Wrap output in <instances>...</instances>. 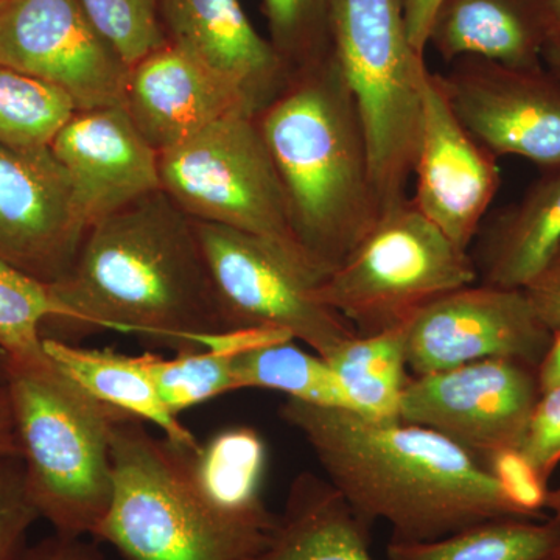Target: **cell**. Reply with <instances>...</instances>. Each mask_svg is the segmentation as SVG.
Instances as JSON below:
<instances>
[{
  "mask_svg": "<svg viewBox=\"0 0 560 560\" xmlns=\"http://www.w3.org/2000/svg\"><path fill=\"white\" fill-rule=\"evenodd\" d=\"M50 293L43 340L117 330L180 352L224 331L195 221L162 190L92 224Z\"/></svg>",
  "mask_w": 560,
  "mask_h": 560,
  "instance_id": "1",
  "label": "cell"
},
{
  "mask_svg": "<svg viewBox=\"0 0 560 560\" xmlns=\"http://www.w3.org/2000/svg\"><path fill=\"white\" fill-rule=\"evenodd\" d=\"M279 416L361 521L388 523L390 540H436L492 518H533L488 466L436 431L294 399Z\"/></svg>",
  "mask_w": 560,
  "mask_h": 560,
  "instance_id": "2",
  "label": "cell"
},
{
  "mask_svg": "<svg viewBox=\"0 0 560 560\" xmlns=\"http://www.w3.org/2000/svg\"><path fill=\"white\" fill-rule=\"evenodd\" d=\"M257 119L285 190L294 237L323 280L382 217L366 132L334 54L290 73Z\"/></svg>",
  "mask_w": 560,
  "mask_h": 560,
  "instance_id": "3",
  "label": "cell"
},
{
  "mask_svg": "<svg viewBox=\"0 0 560 560\" xmlns=\"http://www.w3.org/2000/svg\"><path fill=\"white\" fill-rule=\"evenodd\" d=\"M0 360L33 506L58 536H94L113 499L110 433L124 412L92 397L51 360Z\"/></svg>",
  "mask_w": 560,
  "mask_h": 560,
  "instance_id": "4",
  "label": "cell"
},
{
  "mask_svg": "<svg viewBox=\"0 0 560 560\" xmlns=\"http://www.w3.org/2000/svg\"><path fill=\"white\" fill-rule=\"evenodd\" d=\"M113 499L92 539L125 560H246L268 530L221 518L187 475L184 447L120 415L110 433Z\"/></svg>",
  "mask_w": 560,
  "mask_h": 560,
  "instance_id": "5",
  "label": "cell"
},
{
  "mask_svg": "<svg viewBox=\"0 0 560 560\" xmlns=\"http://www.w3.org/2000/svg\"><path fill=\"white\" fill-rule=\"evenodd\" d=\"M331 50L366 132L383 215L410 198L430 70L411 44L405 0H334Z\"/></svg>",
  "mask_w": 560,
  "mask_h": 560,
  "instance_id": "6",
  "label": "cell"
},
{
  "mask_svg": "<svg viewBox=\"0 0 560 560\" xmlns=\"http://www.w3.org/2000/svg\"><path fill=\"white\" fill-rule=\"evenodd\" d=\"M478 279L469 250L456 246L408 198L383 213L315 293L357 335L370 337L405 326L431 302Z\"/></svg>",
  "mask_w": 560,
  "mask_h": 560,
  "instance_id": "7",
  "label": "cell"
},
{
  "mask_svg": "<svg viewBox=\"0 0 560 560\" xmlns=\"http://www.w3.org/2000/svg\"><path fill=\"white\" fill-rule=\"evenodd\" d=\"M160 176L161 190L191 220L256 235L307 261L257 114L234 110L160 153Z\"/></svg>",
  "mask_w": 560,
  "mask_h": 560,
  "instance_id": "8",
  "label": "cell"
},
{
  "mask_svg": "<svg viewBox=\"0 0 560 560\" xmlns=\"http://www.w3.org/2000/svg\"><path fill=\"white\" fill-rule=\"evenodd\" d=\"M195 221V220H194ZM224 331L272 329L327 355L352 326L320 304L315 270L282 246L220 224L195 221Z\"/></svg>",
  "mask_w": 560,
  "mask_h": 560,
  "instance_id": "9",
  "label": "cell"
},
{
  "mask_svg": "<svg viewBox=\"0 0 560 560\" xmlns=\"http://www.w3.org/2000/svg\"><path fill=\"white\" fill-rule=\"evenodd\" d=\"M559 327V293L474 283L431 302L410 320L408 371L433 374L490 359L539 370Z\"/></svg>",
  "mask_w": 560,
  "mask_h": 560,
  "instance_id": "10",
  "label": "cell"
},
{
  "mask_svg": "<svg viewBox=\"0 0 560 560\" xmlns=\"http://www.w3.org/2000/svg\"><path fill=\"white\" fill-rule=\"evenodd\" d=\"M541 396L537 368L490 359L410 375L399 420L447 438L485 466L518 452Z\"/></svg>",
  "mask_w": 560,
  "mask_h": 560,
  "instance_id": "11",
  "label": "cell"
},
{
  "mask_svg": "<svg viewBox=\"0 0 560 560\" xmlns=\"http://www.w3.org/2000/svg\"><path fill=\"white\" fill-rule=\"evenodd\" d=\"M0 66L58 88L77 110L121 105L130 70L81 0H0Z\"/></svg>",
  "mask_w": 560,
  "mask_h": 560,
  "instance_id": "12",
  "label": "cell"
},
{
  "mask_svg": "<svg viewBox=\"0 0 560 560\" xmlns=\"http://www.w3.org/2000/svg\"><path fill=\"white\" fill-rule=\"evenodd\" d=\"M440 79L460 124L499 160L518 156L540 171L560 167L558 73L547 66L460 58Z\"/></svg>",
  "mask_w": 560,
  "mask_h": 560,
  "instance_id": "13",
  "label": "cell"
},
{
  "mask_svg": "<svg viewBox=\"0 0 560 560\" xmlns=\"http://www.w3.org/2000/svg\"><path fill=\"white\" fill-rule=\"evenodd\" d=\"M88 230L50 149L0 145V260L54 285L72 268Z\"/></svg>",
  "mask_w": 560,
  "mask_h": 560,
  "instance_id": "14",
  "label": "cell"
},
{
  "mask_svg": "<svg viewBox=\"0 0 560 560\" xmlns=\"http://www.w3.org/2000/svg\"><path fill=\"white\" fill-rule=\"evenodd\" d=\"M416 209L469 250L501 186L499 158L460 124L440 73H427L416 154Z\"/></svg>",
  "mask_w": 560,
  "mask_h": 560,
  "instance_id": "15",
  "label": "cell"
},
{
  "mask_svg": "<svg viewBox=\"0 0 560 560\" xmlns=\"http://www.w3.org/2000/svg\"><path fill=\"white\" fill-rule=\"evenodd\" d=\"M50 151L68 173L88 226L161 190L160 153L124 106L77 110Z\"/></svg>",
  "mask_w": 560,
  "mask_h": 560,
  "instance_id": "16",
  "label": "cell"
},
{
  "mask_svg": "<svg viewBox=\"0 0 560 560\" xmlns=\"http://www.w3.org/2000/svg\"><path fill=\"white\" fill-rule=\"evenodd\" d=\"M165 40L235 88L259 114L290 70L250 24L241 0H158Z\"/></svg>",
  "mask_w": 560,
  "mask_h": 560,
  "instance_id": "17",
  "label": "cell"
},
{
  "mask_svg": "<svg viewBox=\"0 0 560 560\" xmlns=\"http://www.w3.org/2000/svg\"><path fill=\"white\" fill-rule=\"evenodd\" d=\"M121 106L158 153L234 110L254 113L241 92L168 43L128 70Z\"/></svg>",
  "mask_w": 560,
  "mask_h": 560,
  "instance_id": "18",
  "label": "cell"
},
{
  "mask_svg": "<svg viewBox=\"0 0 560 560\" xmlns=\"http://www.w3.org/2000/svg\"><path fill=\"white\" fill-rule=\"evenodd\" d=\"M544 0H441L431 20V47L447 62L481 58L536 69L547 49Z\"/></svg>",
  "mask_w": 560,
  "mask_h": 560,
  "instance_id": "19",
  "label": "cell"
},
{
  "mask_svg": "<svg viewBox=\"0 0 560 560\" xmlns=\"http://www.w3.org/2000/svg\"><path fill=\"white\" fill-rule=\"evenodd\" d=\"M560 248V167L541 171L521 200L482 230L478 276L503 289H533Z\"/></svg>",
  "mask_w": 560,
  "mask_h": 560,
  "instance_id": "20",
  "label": "cell"
},
{
  "mask_svg": "<svg viewBox=\"0 0 560 560\" xmlns=\"http://www.w3.org/2000/svg\"><path fill=\"white\" fill-rule=\"evenodd\" d=\"M371 526L326 478L304 471L291 482L264 544L246 560H372Z\"/></svg>",
  "mask_w": 560,
  "mask_h": 560,
  "instance_id": "21",
  "label": "cell"
},
{
  "mask_svg": "<svg viewBox=\"0 0 560 560\" xmlns=\"http://www.w3.org/2000/svg\"><path fill=\"white\" fill-rule=\"evenodd\" d=\"M187 475L210 510L235 525L270 529L276 514L261 497L267 445L250 427H231L197 447H184Z\"/></svg>",
  "mask_w": 560,
  "mask_h": 560,
  "instance_id": "22",
  "label": "cell"
},
{
  "mask_svg": "<svg viewBox=\"0 0 560 560\" xmlns=\"http://www.w3.org/2000/svg\"><path fill=\"white\" fill-rule=\"evenodd\" d=\"M44 350L58 370L95 399L153 423L172 444L200 445L195 434L167 410L136 357L120 355L110 349L81 348L50 338H44Z\"/></svg>",
  "mask_w": 560,
  "mask_h": 560,
  "instance_id": "23",
  "label": "cell"
},
{
  "mask_svg": "<svg viewBox=\"0 0 560 560\" xmlns=\"http://www.w3.org/2000/svg\"><path fill=\"white\" fill-rule=\"evenodd\" d=\"M560 551L555 517L492 518L427 541L390 540L388 560H551Z\"/></svg>",
  "mask_w": 560,
  "mask_h": 560,
  "instance_id": "24",
  "label": "cell"
},
{
  "mask_svg": "<svg viewBox=\"0 0 560 560\" xmlns=\"http://www.w3.org/2000/svg\"><path fill=\"white\" fill-rule=\"evenodd\" d=\"M408 324L370 337L355 335L324 359L340 378L357 415L399 420L401 394L410 378Z\"/></svg>",
  "mask_w": 560,
  "mask_h": 560,
  "instance_id": "25",
  "label": "cell"
},
{
  "mask_svg": "<svg viewBox=\"0 0 560 560\" xmlns=\"http://www.w3.org/2000/svg\"><path fill=\"white\" fill-rule=\"evenodd\" d=\"M234 368L241 389L279 390L289 399L357 412L330 364L318 353L298 348L293 340L235 353Z\"/></svg>",
  "mask_w": 560,
  "mask_h": 560,
  "instance_id": "26",
  "label": "cell"
},
{
  "mask_svg": "<svg viewBox=\"0 0 560 560\" xmlns=\"http://www.w3.org/2000/svg\"><path fill=\"white\" fill-rule=\"evenodd\" d=\"M77 113L68 94L0 66V145L50 149L51 140Z\"/></svg>",
  "mask_w": 560,
  "mask_h": 560,
  "instance_id": "27",
  "label": "cell"
},
{
  "mask_svg": "<svg viewBox=\"0 0 560 560\" xmlns=\"http://www.w3.org/2000/svg\"><path fill=\"white\" fill-rule=\"evenodd\" d=\"M136 360L176 418L191 407L241 389L234 355L221 349L180 350L173 359L147 352Z\"/></svg>",
  "mask_w": 560,
  "mask_h": 560,
  "instance_id": "28",
  "label": "cell"
},
{
  "mask_svg": "<svg viewBox=\"0 0 560 560\" xmlns=\"http://www.w3.org/2000/svg\"><path fill=\"white\" fill-rule=\"evenodd\" d=\"M50 285L0 260V357L22 364L49 361L43 326L55 315Z\"/></svg>",
  "mask_w": 560,
  "mask_h": 560,
  "instance_id": "29",
  "label": "cell"
},
{
  "mask_svg": "<svg viewBox=\"0 0 560 560\" xmlns=\"http://www.w3.org/2000/svg\"><path fill=\"white\" fill-rule=\"evenodd\" d=\"M331 7L334 0H261L268 39L290 73L334 54Z\"/></svg>",
  "mask_w": 560,
  "mask_h": 560,
  "instance_id": "30",
  "label": "cell"
},
{
  "mask_svg": "<svg viewBox=\"0 0 560 560\" xmlns=\"http://www.w3.org/2000/svg\"><path fill=\"white\" fill-rule=\"evenodd\" d=\"M128 66L164 46L158 0H81Z\"/></svg>",
  "mask_w": 560,
  "mask_h": 560,
  "instance_id": "31",
  "label": "cell"
},
{
  "mask_svg": "<svg viewBox=\"0 0 560 560\" xmlns=\"http://www.w3.org/2000/svg\"><path fill=\"white\" fill-rule=\"evenodd\" d=\"M38 511L25 485L21 458H0V560H24Z\"/></svg>",
  "mask_w": 560,
  "mask_h": 560,
  "instance_id": "32",
  "label": "cell"
},
{
  "mask_svg": "<svg viewBox=\"0 0 560 560\" xmlns=\"http://www.w3.org/2000/svg\"><path fill=\"white\" fill-rule=\"evenodd\" d=\"M518 455L548 488L560 463V383L541 394Z\"/></svg>",
  "mask_w": 560,
  "mask_h": 560,
  "instance_id": "33",
  "label": "cell"
},
{
  "mask_svg": "<svg viewBox=\"0 0 560 560\" xmlns=\"http://www.w3.org/2000/svg\"><path fill=\"white\" fill-rule=\"evenodd\" d=\"M24 560H108L92 544L83 539L54 534L39 544L28 547Z\"/></svg>",
  "mask_w": 560,
  "mask_h": 560,
  "instance_id": "34",
  "label": "cell"
},
{
  "mask_svg": "<svg viewBox=\"0 0 560 560\" xmlns=\"http://www.w3.org/2000/svg\"><path fill=\"white\" fill-rule=\"evenodd\" d=\"M441 0H405L408 33L412 46L419 54L425 55L431 20Z\"/></svg>",
  "mask_w": 560,
  "mask_h": 560,
  "instance_id": "35",
  "label": "cell"
},
{
  "mask_svg": "<svg viewBox=\"0 0 560 560\" xmlns=\"http://www.w3.org/2000/svg\"><path fill=\"white\" fill-rule=\"evenodd\" d=\"M0 458H21L16 423L5 385H0Z\"/></svg>",
  "mask_w": 560,
  "mask_h": 560,
  "instance_id": "36",
  "label": "cell"
},
{
  "mask_svg": "<svg viewBox=\"0 0 560 560\" xmlns=\"http://www.w3.org/2000/svg\"><path fill=\"white\" fill-rule=\"evenodd\" d=\"M537 375H539L541 394L555 388L560 383V327L555 334L550 350L537 370Z\"/></svg>",
  "mask_w": 560,
  "mask_h": 560,
  "instance_id": "37",
  "label": "cell"
},
{
  "mask_svg": "<svg viewBox=\"0 0 560 560\" xmlns=\"http://www.w3.org/2000/svg\"><path fill=\"white\" fill-rule=\"evenodd\" d=\"M547 47H560V0H544Z\"/></svg>",
  "mask_w": 560,
  "mask_h": 560,
  "instance_id": "38",
  "label": "cell"
},
{
  "mask_svg": "<svg viewBox=\"0 0 560 560\" xmlns=\"http://www.w3.org/2000/svg\"><path fill=\"white\" fill-rule=\"evenodd\" d=\"M533 290L560 291V248Z\"/></svg>",
  "mask_w": 560,
  "mask_h": 560,
  "instance_id": "39",
  "label": "cell"
},
{
  "mask_svg": "<svg viewBox=\"0 0 560 560\" xmlns=\"http://www.w3.org/2000/svg\"><path fill=\"white\" fill-rule=\"evenodd\" d=\"M545 510H550L552 517L560 522V489L548 490L547 499H545ZM552 560H560V551Z\"/></svg>",
  "mask_w": 560,
  "mask_h": 560,
  "instance_id": "40",
  "label": "cell"
},
{
  "mask_svg": "<svg viewBox=\"0 0 560 560\" xmlns=\"http://www.w3.org/2000/svg\"><path fill=\"white\" fill-rule=\"evenodd\" d=\"M544 65L551 72L558 73L560 77V47H547L544 51Z\"/></svg>",
  "mask_w": 560,
  "mask_h": 560,
  "instance_id": "41",
  "label": "cell"
},
{
  "mask_svg": "<svg viewBox=\"0 0 560 560\" xmlns=\"http://www.w3.org/2000/svg\"><path fill=\"white\" fill-rule=\"evenodd\" d=\"M0 385H5V372H3L2 360H0Z\"/></svg>",
  "mask_w": 560,
  "mask_h": 560,
  "instance_id": "42",
  "label": "cell"
}]
</instances>
